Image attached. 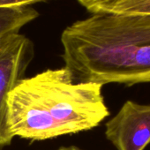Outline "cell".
Segmentation results:
<instances>
[{"mask_svg":"<svg viewBox=\"0 0 150 150\" xmlns=\"http://www.w3.org/2000/svg\"><path fill=\"white\" fill-rule=\"evenodd\" d=\"M56 150H83L81 147H78L76 146H61Z\"/></svg>","mask_w":150,"mask_h":150,"instance_id":"cell-8","label":"cell"},{"mask_svg":"<svg viewBox=\"0 0 150 150\" xmlns=\"http://www.w3.org/2000/svg\"><path fill=\"white\" fill-rule=\"evenodd\" d=\"M39 17V13L31 6H0V39L18 34L28 23Z\"/></svg>","mask_w":150,"mask_h":150,"instance_id":"cell-6","label":"cell"},{"mask_svg":"<svg viewBox=\"0 0 150 150\" xmlns=\"http://www.w3.org/2000/svg\"><path fill=\"white\" fill-rule=\"evenodd\" d=\"M105 127L117 150H144L150 144V105L128 100Z\"/></svg>","mask_w":150,"mask_h":150,"instance_id":"cell-4","label":"cell"},{"mask_svg":"<svg viewBox=\"0 0 150 150\" xmlns=\"http://www.w3.org/2000/svg\"><path fill=\"white\" fill-rule=\"evenodd\" d=\"M48 0H0V6H31Z\"/></svg>","mask_w":150,"mask_h":150,"instance_id":"cell-7","label":"cell"},{"mask_svg":"<svg viewBox=\"0 0 150 150\" xmlns=\"http://www.w3.org/2000/svg\"><path fill=\"white\" fill-rule=\"evenodd\" d=\"M94 13H110L117 15H150V0H77Z\"/></svg>","mask_w":150,"mask_h":150,"instance_id":"cell-5","label":"cell"},{"mask_svg":"<svg viewBox=\"0 0 150 150\" xmlns=\"http://www.w3.org/2000/svg\"><path fill=\"white\" fill-rule=\"evenodd\" d=\"M61 42L64 67L76 81L150 82V15L94 13L68 26Z\"/></svg>","mask_w":150,"mask_h":150,"instance_id":"cell-1","label":"cell"},{"mask_svg":"<svg viewBox=\"0 0 150 150\" xmlns=\"http://www.w3.org/2000/svg\"><path fill=\"white\" fill-rule=\"evenodd\" d=\"M103 86L80 82L64 66L22 79L7 101V124L14 137L42 141L97 127L110 111Z\"/></svg>","mask_w":150,"mask_h":150,"instance_id":"cell-2","label":"cell"},{"mask_svg":"<svg viewBox=\"0 0 150 150\" xmlns=\"http://www.w3.org/2000/svg\"><path fill=\"white\" fill-rule=\"evenodd\" d=\"M34 57V43L24 35L11 34L0 39V150L13 139L7 124L9 94L25 78Z\"/></svg>","mask_w":150,"mask_h":150,"instance_id":"cell-3","label":"cell"}]
</instances>
